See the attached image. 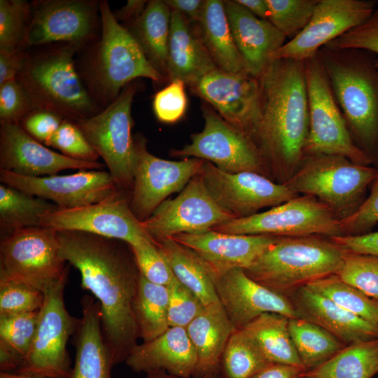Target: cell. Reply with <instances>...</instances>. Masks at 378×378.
<instances>
[{"label": "cell", "mask_w": 378, "mask_h": 378, "mask_svg": "<svg viewBox=\"0 0 378 378\" xmlns=\"http://www.w3.org/2000/svg\"><path fill=\"white\" fill-rule=\"evenodd\" d=\"M270 363L254 338L245 330L237 329L222 356L225 378H251Z\"/></svg>", "instance_id": "obj_39"}, {"label": "cell", "mask_w": 378, "mask_h": 378, "mask_svg": "<svg viewBox=\"0 0 378 378\" xmlns=\"http://www.w3.org/2000/svg\"><path fill=\"white\" fill-rule=\"evenodd\" d=\"M185 85L182 80L176 79L155 94L153 111L160 122L174 123L184 115L188 105Z\"/></svg>", "instance_id": "obj_51"}, {"label": "cell", "mask_w": 378, "mask_h": 378, "mask_svg": "<svg viewBox=\"0 0 378 378\" xmlns=\"http://www.w3.org/2000/svg\"><path fill=\"white\" fill-rule=\"evenodd\" d=\"M146 378H183L172 375L165 371L159 370L147 374ZM195 378H218L216 374H209Z\"/></svg>", "instance_id": "obj_60"}, {"label": "cell", "mask_w": 378, "mask_h": 378, "mask_svg": "<svg viewBox=\"0 0 378 378\" xmlns=\"http://www.w3.org/2000/svg\"><path fill=\"white\" fill-rule=\"evenodd\" d=\"M232 218L211 196L200 174L141 224L155 243L178 234L205 232Z\"/></svg>", "instance_id": "obj_16"}, {"label": "cell", "mask_w": 378, "mask_h": 378, "mask_svg": "<svg viewBox=\"0 0 378 378\" xmlns=\"http://www.w3.org/2000/svg\"><path fill=\"white\" fill-rule=\"evenodd\" d=\"M279 237L227 234L209 230L178 234L171 238L192 250L214 278L233 269H247Z\"/></svg>", "instance_id": "obj_23"}, {"label": "cell", "mask_w": 378, "mask_h": 378, "mask_svg": "<svg viewBox=\"0 0 378 378\" xmlns=\"http://www.w3.org/2000/svg\"><path fill=\"white\" fill-rule=\"evenodd\" d=\"M203 130L191 135V142L171 151L175 157L209 161L228 173L253 172L265 175L260 153L244 132L225 121L207 104L202 105Z\"/></svg>", "instance_id": "obj_13"}, {"label": "cell", "mask_w": 378, "mask_h": 378, "mask_svg": "<svg viewBox=\"0 0 378 378\" xmlns=\"http://www.w3.org/2000/svg\"><path fill=\"white\" fill-rule=\"evenodd\" d=\"M0 181L26 193L50 201L61 209L99 202L120 190L108 172L97 169L38 177L0 169Z\"/></svg>", "instance_id": "obj_20"}, {"label": "cell", "mask_w": 378, "mask_h": 378, "mask_svg": "<svg viewBox=\"0 0 378 378\" xmlns=\"http://www.w3.org/2000/svg\"><path fill=\"white\" fill-rule=\"evenodd\" d=\"M125 362L137 372L163 370L190 378L195 375L197 357L186 328L169 327L155 339L134 346Z\"/></svg>", "instance_id": "obj_27"}, {"label": "cell", "mask_w": 378, "mask_h": 378, "mask_svg": "<svg viewBox=\"0 0 378 378\" xmlns=\"http://www.w3.org/2000/svg\"><path fill=\"white\" fill-rule=\"evenodd\" d=\"M318 56L351 136L374 162L378 157V57L360 49L325 47Z\"/></svg>", "instance_id": "obj_3"}, {"label": "cell", "mask_w": 378, "mask_h": 378, "mask_svg": "<svg viewBox=\"0 0 378 378\" xmlns=\"http://www.w3.org/2000/svg\"><path fill=\"white\" fill-rule=\"evenodd\" d=\"M171 9L164 1H148L142 14L122 25L137 41L150 64L167 79Z\"/></svg>", "instance_id": "obj_31"}, {"label": "cell", "mask_w": 378, "mask_h": 378, "mask_svg": "<svg viewBox=\"0 0 378 378\" xmlns=\"http://www.w3.org/2000/svg\"><path fill=\"white\" fill-rule=\"evenodd\" d=\"M104 167L99 162H82L55 152L30 136L20 124L1 122V170L38 177L56 175L66 169L102 170Z\"/></svg>", "instance_id": "obj_22"}, {"label": "cell", "mask_w": 378, "mask_h": 378, "mask_svg": "<svg viewBox=\"0 0 378 378\" xmlns=\"http://www.w3.org/2000/svg\"><path fill=\"white\" fill-rule=\"evenodd\" d=\"M289 318L281 314L267 312L258 316L244 328L255 340L271 363L305 369L291 340Z\"/></svg>", "instance_id": "obj_35"}, {"label": "cell", "mask_w": 378, "mask_h": 378, "mask_svg": "<svg viewBox=\"0 0 378 378\" xmlns=\"http://www.w3.org/2000/svg\"><path fill=\"white\" fill-rule=\"evenodd\" d=\"M336 275L378 302V256L347 250Z\"/></svg>", "instance_id": "obj_42"}, {"label": "cell", "mask_w": 378, "mask_h": 378, "mask_svg": "<svg viewBox=\"0 0 378 378\" xmlns=\"http://www.w3.org/2000/svg\"><path fill=\"white\" fill-rule=\"evenodd\" d=\"M189 88L225 121L250 136L260 113L259 78L217 68Z\"/></svg>", "instance_id": "obj_21"}, {"label": "cell", "mask_w": 378, "mask_h": 378, "mask_svg": "<svg viewBox=\"0 0 378 378\" xmlns=\"http://www.w3.org/2000/svg\"><path fill=\"white\" fill-rule=\"evenodd\" d=\"M378 374V339L346 345L302 378H372Z\"/></svg>", "instance_id": "obj_34"}, {"label": "cell", "mask_w": 378, "mask_h": 378, "mask_svg": "<svg viewBox=\"0 0 378 378\" xmlns=\"http://www.w3.org/2000/svg\"><path fill=\"white\" fill-rule=\"evenodd\" d=\"M378 169L339 155H305L298 170L284 183L294 192L311 195L328 206L340 218L362 203Z\"/></svg>", "instance_id": "obj_7"}, {"label": "cell", "mask_w": 378, "mask_h": 378, "mask_svg": "<svg viewBox=\"0 0 378 378\" xmlns=\"http://www.w3.org/2000/svg\"><path fill=\"white\" fill-rule=\"evenodd\" d=\"M57 231L36 226L1 237L0 281H14L43 293L67 276Z\"/></svg>", "instance_id": "obj_8"}, {"label": "cell", "mask_w": 378, "mask_h": 378, "mask_svg": "<svg viewBox=\"0 0 378 378\" xmlns=\"http://www.w3.org/2000/svg\"><path fill=\"white\" fill-rule=\"evenodd\" d=\"M306 370L296 366L270 363L251 378H302Z\"/></svg>", "instance_id": "obj_57"}, {"label": "cell", "mask_w": 378, "mask_h": 378, "mask_svg": "<svg viewBox=\"0 0 378 378\" xmlns=\"http://www.w3.org/2000/svg\"><path fill=\"white\" fill-rule=\"evenodd\" d=\"M99 12L101 38L85 70L87 89L95 103L106 107L137 78L167 82L131 33L115 19L107 1H99Z\"/></svg>", "instance_id": "obj_6"}, {"label": "cell", "mask_w": 378, "mask_h": 378, "mask_svg": "<svg viewBox=\"0 0 378 378\" xmlns=\"http://www.w3.org/2000/svg\"><path fill=\"white\" fill-rule=\"evenodd\" d=\"M148 1L128 0L125 6L113 13L118 22L127 24L136 20L144 11Z\"/></svg>", "instance_id": "obj_58"}, {"label": "cell", "mask_w": 378, "mask_h": 378, "mask_svg": "<svg viewBox=\"0 0 378 378\" xmlns=\"http://www.w3.org/2000/svg\"><path fill=\"white\" fill-rule=\"evenodd\" d=\"M220 303L237 329L244 328L264 313L298 318L289 300L260 284L236 268L213 278Z\"/></svg>", "instance_id": "obj_24"}, {"label": "cell", "mask_w": 378, "mask_h": 378, "mask_svg": "<svg viewBox=\"0 0 378 378\" xmlns=\"http://www.w3.org/2000/svg\"><path fill=\"white\" fill-rule=\"evenodd\" d=\"M324 47L332 50L360 49L378 57V1L372 15L365 22ZM376 66L378 68V59Z\"/></svg>", "instance_id": "obj_49"}, {"label": "cell", "mask_w": 378, "mask_h": 378, "mask_svg": "<svg viewBox=\"0 0 378 378\" xmlns=\"http://www.w3.org/2000/svg\"><path fill=\"white\" fill-rule=\"evenodd\" d=\"M48 146L58 149L68 158L82 162H97L100 158L80 128L67 119L62 121Z\"/></svg>", "instance_id": "obj_46"}, {"label": "cell", "mask_w": 378, "mask_h": 378, "mask_svg": "<svg viewBox=\"0 0 378 378\" xmlns=\"http://www.w3.org/2000/svg\"><path fill=\"white\" fill-rule=\"evenodd\" d=\"M234 234H265L276 237L343 235L340 218L326 204L304 195L270 209L232 218L211 229Z\"/></svg>", "instance_id": "obj_11"}, {"label": "cell", "mask_w": 378, "mask_h": 378, "mask_svg": "<svg viewBox=\"0 0 378 378\" xmlns=\"http://www.w3.org/2000/svg\"><path fill=\"white\" fill-rule=\"evenodd\" d=\"M155 244L177 280L194 293L204 306L220 301L211 273L192 250L172 238Z\"/></svg>", "instance_id": "obj_33"}, {"label": "cell", "mask_w": 378, "mask_h": 378, "mask_svg": "<svg viewBox=\"0 0 378 378\" xmlns=\"http://www.w3.org/2000/svg\"><path fill=\"white\" fill-rule=\"evenodd\" d=\"M307 286L346 311L378 324V302L345 283L336 274L312 281Z\"/></svg>", "instance_id": "obj_40"}, {"label": "cell", "mask_w": 378, "mask_h": 378, "mask_svg": "<svg viewBox=\"0 0 378 378\" xmlns=\"http://www.w3.org/2000/svg\"><path fill=\"white\" fill-rule=\"evenodd\" d=\"M36 108L28 93L16 79L0 84V120L20 124Z\"/></svg>", "instance_id": "obj_50"}, {"label": "cell", "mask_w": 378, "mask_h": 378, "mask_svg": "<svg viewBox=\"0 0 378 378\" xmlns=\"http://www.w3.org/2000/svg\"><path fill=\"white\" fill-rule=\"evenodd\" d=\"M217 68L204 43L197 23L171 10L168 81L178 79L190 87Z\"/></svg>", "instance_id": "obj_28"}, {"label": "cell", "mask_w": 378, "mask_h": 378, "mask_svg": "<svg viewBox=\"0 0 378 378\" xmlns=\"http://www.w3.org/2000/svg\"><path fill=\"white\" fill-rule=\"evenodd\" d=\"M26 55L25 49L0 50V84L16 78Z\"/></svg>", "instance_id": "obj_55"}, {"label": "cell", "mask_w": 378, "mask_h": 378, "mask_svg": "<svg viewBox=\"0 0 378 378\" xmlns=\"http://www.w3.org/2000/svg\"><path fill=\"white\" fill-rule=\"evenodd\" d=\"M66 280L67 276L63 278L44 293L31 345L18 372L69 378L71 369L66 345L80 319L69 314L66 308Z\"/></svg>", "instance_id": "obj_12"}, {"label": "cell", "mask_w": 378, "mask_h": 378, "mask_svg": "<svg viewBox=\"0 0 378 378\" xmlns=\"http://www.w3.org/2000/svg\"><path fill=\"white\" fill-rule=\"evenodd\" d=\"M57 232L62 258L79 271L82 288L99 303L113 365L125 361L139 337L133 310L139 272L130 246L85 232Z\"/></svg>", "instance_id": "obj_1"}, {"label": "cell", "mask_w": 378, "mask_h": 378, "mask_svg": "<svg viewBox=\"0 0 378 378\" xmlns=\"http://www.w3.org/2000/svg\"><path fill=\"white\" fill-rule=\"evenodd\" d=\"M134 183L130 208L141 222L172 193L180 192L188 183L200 174L204 160L186 158L167 160L150 153L144 137L134 136Z\"/></svg>", "instance_id": "obj_14"}, {"label": "cell", "mask_w": 378, "mask_h": 378, "mask_svg": "<svg viewBox=\"0 0 378 378\" xmlns=\"http://www.w3.org/2000/svg\"><path fill=\"white\" fill-rule=\"evenodd\" d=\"M30 15L27 1H0V50L24 49Z\"/></svg>", "instance_id": "obj_43"}, {"label": "cell", "mask_w": 378, "mask_h": 378, "mask_svg": "<svg viewBox=\"0 0 378 378\" xmlns=\"http://www.w3.org/2000/svg\"><path fill=\"white\" fill-rule=\"evenodd\" d=\"M169 289L151 283L139 274L133 310L139 337L144 342L164 333L168 324Z\"/></svg>", "instance_id": "obj_37"}, {"label": "cell", "mask_w": 378, "mask_h": 378, "mask_svg": "<svg viewBox=\"0 0 378 378\" xmlns=\"http://www.w3.org/2000/svg\"><path fill=\"white\" fill-rule=\"evenodd\" d=\"M130 198V194L118 190L99 202L71 209L57 208L42 217L40 226L114 238L130 246L153 240L132 213Z\"/></svg>", "instance_id": "obj_15"}, {"label": "cell", "mask_w": 378, "mask_h": 378, "mask_svg": "<svg viewBox=\"0 0 378 378\" xmlns=\"http://www.w3.org/2000/svg\"><path fill=\"white\" fill-rule=\"evenodd\" d=\"M368 197L350 215L340 219L344 234H360L378 223V175Z\"/></svg>", "instance_id": "obj_52"}, {"label": "cell", "mask_w": 378, "mask_h": 378, "mask_svg": "<svg viewBox=\"0 0 378 378\" xmlns=\"http://www.w3.org/2000/svg\"><path fill=\"white\" fill-rule=\"evenodd\" d=\"M137 88L136 83H128L103 110L74 122L104 160L118 189L130 195L134 164L131 109Z\"/></svg>", "instance_id": "obj_10"}, {"label": "cell", "mask_w": 378, "mask_h": 378, "mask_svg": "<svg viewBox=\"0 0 378 378\" xmlns=\"http://www.w3.org/2000/svg\"><path fill=\"white\" fill-rule=\"evenodd\" d=\"M197 24L204 43L218 69L232 74L247 73L232 34L224 1L205 0Z\"/></svg>", "instance_id": "obj_32"}, {"label": "cell", "mask_w": 378, "mask_h": 378, "mask_svg": "<svg viewBox=\"0 0 378 378\" xmlns=\"http://www.w3.org/2000/svg\"><path fill=\"white\" fill-rule=\"evenodd\" d=\"M235 45L250 75L259 78L272 62V55L288 41L267 20L257 18L234 1H224Z\"/></svg>", "instance_id": "obj_25"}, {"label": "cell", "mask_w": 378, "mask_h": 378, "mask_svg": "<svg viewBox=\"0 0 378 378\" xmlns=\"http://www.w3.org/2000/svg\"><path fill=\"white\" fill-rule=\"evenodd\" d=\"M0 378H50L36 374L22 373V372H1Z\"/></svg>", "instance_id": "obj_61"}, {"label": "cell", "mask_w": 378, "mask_h": 378, "mask_svg": "<svg viewBox=\"0 0 378 378\" xmlns=\"http://www.w3.org/2000/svg\"><path fill=\"white\" fill-rule=\"evenodd\" d=\"M304 64L309 107L305 155H339L370 165L372 160L351 136L318 54Z\"/></svg>", "instance_id": "obj_9"}, {"label": "cell", "mask_w": 378, "mask_h": 378, "mask_svg": "<svg viewBox=\"0 0 378 378\" xmlns=\"http://www.w3.org/2000/svg\"><path fill=\"white\" fill-rule=\"evenodd\" d=\"M64 120V118L55 112L35 109L28 114L20 125L33 138L48 146Z\"/></svg>", "instance_id": "obj_53"}, {"label": "cell", "mask_w": 378, "mask_h": 378, "mask_svg": "<svg viewBox=\"0 0 378 378\" xmlns=\"http://www.w3.org/2000/svg\"><path fill=\"white\" fill-rule=\"evenodd\" d=\"M172 10H177L190 22L198 23L201 19L205 1L202 0H164Z\"/></svg>", "instance_id": "obj_56"}, {"label": "cell", "mask_w": 378, "mask_h": 378, "mask_svg": "<svg viewBox=\"0 0 378 378\" xmlns=\"http://www.w3.org/2000/svg\"><path fill=\"white\" fill-rule=\"evenodd\" d=\"M200 176L215 202L234 218L253 215L261 209L274 207L298 196L284 183L262 174L228 173L209 161L204 160Z\"/></svg>", "instance_id": "obj_17"}, {"label": "cell", "mask_w": 378, "mask_h": 378, "mask_svg": "<svg viewBox=\"0 0 378 378\" xmlns=\"http://www.w3.org/2000/svg\"><path fill=\"white\" fill-rule=\"evenodd\" d=\"M288 330L306 370L322 365L346 346L321 326L303 318H289Z\"/></svg>", "instance_id": "obj_38"}, {"label": "cell", "mask_w": 378, "mask_h": 378, "mask_svg": "<svg viewBox=\"0 0 378 378\" xmlns=\"http://www.w3.org/2000/svg\"><path fill=\"white\" fill-rule=\"evenodd\" d=\"M45 300L41 290L14 281H0V315L40 310Z\"/></svg>", "instance_id": "obj_47"}, {"label": "cell", "mask_w": 378, "mask_h": 378, "mask_svg": "<svg viewBox=\"0 0 378 378\" xmlns=\"http://www.w3.org/2000/svg\"><path fill=\"white\" fill-rule=\"evenodd\" d=\"M286 297L298 318L321 326L346 345L378 339V324L346 311L307 286Z\"/></svg>", "instance_id": "obj_26"}, {"label": "cell", "mask_w": 378, "mask_h": 378, "mask_svg": "<svg viewBox=\"0 0 378 378\" xmlns=\"http://www.w3.org/2000/svg\"><path fill=\"white\" fill-rule=\"evenodd\" d=\"M84 44L63 43L36 54L27 52L16 79L36 109L55 112L73 122L100 111L74 66V55Z\"/></svg>", "instance_id": "obj_4"}, {"label": "cell", "mask_w": 378, "mask_h": 378, "mask_svg": "<svg viewBox=\"0 0 378 378\" xmlns=\"http://www.w3.org/2000/svg\"><path fill=\"white\" fill-rule=\"evenodd\" d=\"M319 0H266L267 20L289 40L309 23Z\"/></svg>", "instance_id": "obj_41"}, {"label": "cell", "mask_w": 378, "mask_h": 378, "mask_svg": "<svg viewBox=\"0 0 378 378\" xmlns=\"http://www.w3.org/2000/svg\"><path fill=\"white\" fill-rule=\"evenodd\" d=\"M330 239L349 251L378 256V232L340 235Z\"/></svg>", "instance_id": "obj_54"}, {"label": "cell", "mask_w": 378, "mask_h": 378, "mask_svg": "<svg viewBox=\"0 0 378 378\" xmlns=\"http://www.w3.org/2000/svg\"><path fill=\"white\" fill-rule=\"evenodd\" d=\"M81 306L82 317L74 333L76 359L69 378H111L114 365L103 336L99 303L85 295Z\"/></svg>", "instance_id": "obj_29"}, {"label": "cell", "mask_w": 378, "mask_h": 378, "mask_svg": "<svg viewBox=\"0 0 378 378\" xmlns=\"http://www.w3.org/2000/svg\"><path fill=\"white\" fill-rule=\"evenodd\" d=\"M57 208L50 201L1 183V235L3 237L21 229L40 226L42 217Z\"/></svg>", "instance_id": "obj_36"}, {"label": "cell", "mask_w": 378, "mask_h": 378, "mask_svg": "<svg viewBox=\"0 0 378 378\" xmlns=\"http://www.w3.org/2000/svg\"><path fill=\"white\" fill-rule=\"evenodd\" d=\"M169 289V327L187 326L203 311L204 304L190 290L176 278Z\"/></svg>", "instance_id": "obj_48"}, {"label": "cell", "mask_w": 378, "mask_h": 378, "mask_svg": "<svg viewBox=\"0 0 378 378\" xmlns=\"http://www.w3.org/2000/svg\"><path fill=\"white\" fill-rule=\"evenodd\" d=\"M259 81L260 113L249 137L266 176L269 174L284 183L305 156L309 107L304 62L272 60Z\"/></svg>", "instance_id": "obj_2"}, {"label": "cell", "mask_w": 378, "mask_h": 378, "mask_svg": "<svg viewBox=\"0 0 378 378\" xmlns=\"http://www.w3.org/2000/svg\"><path fill=\"white\" fill-rule=\"evenodd\" d=\"M346 251L323 236L280 237L244 271L260 284L286 296L336 274Z\"/></svg>", "instance_id": "obj_5"}, {"label": "cell", "mask_w": 378, "mask_h": 378, "mask_svg": "<svg viewBox=\"0 0 378 378\" xmlns=\"http://www.w3.org/2000/svg\"><path fill=\"white\" fill-rule=\"evenodd\" d=\"M99 1L41 0L31 4L24 48L52 43H86L95 37Z\"/></svg>", "instance_id": "obj_19"}, {"label": "cell", "mask_w": 378, "mask_h": 378, "mask_svg": "<svg viewBox=\"0 0 378 378\" xmlns=\"http://www.w3.org/2000/svg\"><path fill=\"white\" fill-rule=\"evenodd\" d=\"M38 312L0 315V345L8 349L22 362L35 335Z\"/></svg>", "instance_id": "obj_44"}, {"label": "cell", "mask_w": 378, "mask_h": 378, "mask_svg": "<svg viewBox=\"0 0 378 378\" xmlns=\"http://www.w3.org/2000/svg\"><path fill=\"white\" fill-rule=\"evenodd\" d=\"M141 274L148 281L168 286L176 279L167 259L153 240L130 246Z\"/></svg>", "instance_id": "obj_45"}, {"label": "cell", "mask_w": 378, "mask_h": 378, "mask_svg": "<svg viewBox=\"0 0 378 378\" xmlns=\"http://www.w3.org/2000/svg\"><path fill=\"white\" fill-rule=\"evenodd\" d=\"M377 1L319 0L307 26L272 55L304 62L316 57L328 43L365 22Z\"/></svg>", "instance_id": "obj_18"}, {"label": "cell", "mask_w": 378, "mask_h": 378, "mask_svg": "<svg viewBox=\"0 0 378 378\" xmlns=\"http://www.w3.org/2000/svg\"><path fill=\"white\" fill-rule=\"evenodd\" d=\"M257 18L267 20L268 7L266 0H235Z\"/></svg>", "instance_id": "obj_59"}, {"label": "cell", "mask_w": 378, "mask_h": 378, "mask_svg": "<svg viewBox=\"0 0 378 378\" xmlns=\"http://www.w3.org/2000/svg\"><path fill=\"white\" fill-rule=\"evenodd\" d=\"M236 330L220 301L205 306L187 326L197 357L195 377L216 374L225 346Z\"/></svg>", "instance_id": "obj_30"}]
</instances>
